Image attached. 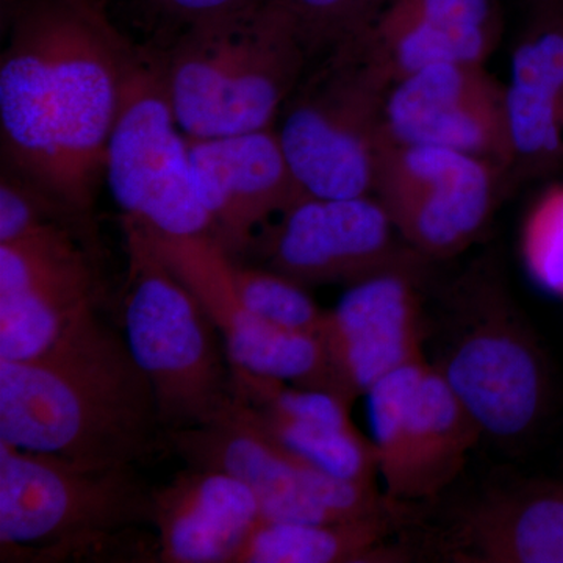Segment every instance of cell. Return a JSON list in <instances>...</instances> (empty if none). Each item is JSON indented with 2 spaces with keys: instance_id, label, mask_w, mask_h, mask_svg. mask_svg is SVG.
Wrapping results in <instances>:
<instances>
[{
  "instance_id": "7402d4cb",
  "label": "cell",
  "mask_w": 563,
  "mask_h": 563,
  "mask_svg": "<svg viewBox=\"0 0 563 563\" xmlns=\"http://www.w3.org/2000/svg\"><path fill=\"white\" fill-rule=\"evenodd\" d=\"M454 561L563 563V485L529 483L485 496L459 525Z\"/></svg>"
},
{
  "instance_id": "484cf974",
  "label": "cell",
  "mask_w": 563,
  "mask_h": 563,
  "mask_svg": "<svg viewBox=\"0 0 563 563\" xmlns=\"http://www.w3.org/2000/svg\"><path fill=\"white\" fill-rule=\"evenodd\" d=\"M310 55L331 52L361 35L387 0H279Z\"/></svg>"
},
{
  "instance_id": "603a6c76",
  "label": "cell",
  "mask_w": 563,
  "mask_h": 563,
  "mask_svg": "<svg viewBox=\"0 0 563 563\" xmlns=\"http://www.w3.org/2000/svg\"><path fill=\"white\" fill-rule=\"evenodd\" d=\"M395 512L336 523L263 520L232 563L398 562L385 544L395 531Z\"/></svg>"
},
{
  "instance_id": "d6986e66",
  "label": "cell",
  "mask_w": 563,
  "mask_h": 563,
  "mask_svg": "<svg viewBox=\"0 0 563 563\" xmlns=\"http://www.w3.org/2000/svg\"><path fill=\"white\" fill-rule=\"evenodd\" d=\"M233 395L266 432L343 479L376 484L379 453L352 422L351 406L331 393L296 387L232 365Z\"/></svg>"
},
{
  "instance_id": "8992f818",
  "label": "cell",
  "mask_w": 563,
  "mask_h": 563,
  "mask_svg": "<svg viewBox=\"0 0 563 563\" xmlns=\"http://www.w3.org/2000/svg\"><path fill=\"white\" fill-rule=\"evenodd\" d=\"M328 54L285 103L277 136L307 196L373 195L390 85L351 43Z\"/></svg>"
},
{
  "instance_id": "277c9868",
  "label": "cell",
  "mask_w": 563,
  "mask_h": 563,
  "mask_svg": "<svg viewBox=\"0 0 563 563\" xmlns=\"http://www.w3.org/2000/svg\"><path fill=\"white\" fill-rule=\"evenodd\" d=\"M128 273L124 336L154 390L165 433L220 418L233 398V368L217 325L173 272L141 222L122 217Z\"/></svg>"
},
{
  "instance_id": "6da1fadb",
  "label": "cell",
  "mask_w": 563,
  "mask_h": 563,
  "mask_svg": "<svg viewBox=\"0 0 563 563\" xmlns=\"http://www.w3.org/2000/svg\"><path fill=\"white\" fill-rule=\"evenodd\" d=\"M135 49L111 20L107 0H11L0 58L3 169L91 232Z\"/></svg>"
},
{
  "instance_id": "4fadbf2b",
  "label": "cell",
  "mask_w": 563,
  "mask_h": 563,
  "mask_svg": "<svg viewBox=\"0 0 563 563\" xmlns=\"http://www.w3.org/2000/svg\"><path fill=\"white\" fill-rule=\"evenodd\" d=\"M257 243L268 269L299 285L351 287L395 269L418 272L424 261L404 242L373 195L306 196L263 229Z\"/></svg>"
},
{
  "instance_id": "2e32d148",
  "label": "cell",
  "mask_w": 563,
  "mask_h": 563,
  "mask_svg": "<svg viewBox=\"0 0 563 563\" xmlns=\"http://www.w3.org/2000/svg\"><path fill=\"white\" fill-rule=\"evenodd\" d=\"M190 157L211 236L233 258L254 246L273 217L307 196L274 129L190 140Z\"/></svg>"
},
{
  "instance_id": "52a82bcc",
  "label": "cell",
  "mask_w": 563,
  "mask_h": 563,
  "mask_svg": "<svg viewBox=\"0 0 563 563\" xmlns=\"http://www.w3.org/2000/svg\"><path fill=\"white\" fill-rule=\"evenodd\" d=\"M122 217L165 235H210L196 191L190 139L169 101L155 51L136 46L107 147L106 174Z\"/></svg>"
},
{
  "instance_id": "9c48e42d",
  "label": "cell",
  "mask_w": 563,
  "mask_h": 563,
  "mask_svg": "<svg viewBox=\"0 0 563 563\" xmlns=\"http://www.w3.org/2000/svg\"><path fill=\"white\" fill-rule=\"evenodd\" d=\"M504 179L503 169L476 155L380 139L373 196L413 251L450 258L484 232Z\"/></svg>"
},
{
  "instance_id": "44dd1931",
  "label": "cell",
  "mask_w": 563,
  "mask_h": 563,
  "mask_svg": "<svg viewBox=\"0 0 563 563\" xmlns=\"http://www.w3.org/2000/svg\"><path fill=\"white\" fill-rule=\"evenodd\" d=\"M152 499L158 562L232 563L265 520L251 488L217 470L187 465Z\"/></svg>"
},
{
  "instance_id": "3957f363",
  "label": "cell",
  "mask_w": 563,
  "mask_h": 563,
  "mask_svg": "<svg viewBox=\"0 0 563 563\" xmlns=\"http://www.w3.org/2000/svg\"><path fill=\"white\" fill-rule=\"evenodd\" d=\"M155 55L190 140L273 129L310 58L279 0L184 29Z\"/></svg>"
},
{
  "instance_id": "ac0fdd59",
  "label": "cell",
  "mask_w": 563,
  "mask_h": 563,
  "mask_svg": "<svg viewBox=\"0 0 563 563\" xmlns=\"http://www.w3.org/2000/svg\"><path fill=\"white\" fill-rule=\"evenodd\" d=\"M501 33V0H387L347 43L391 87L429 66L485 65Z\"/></svg>"
},
{
  "instance_id": "d4e9b609",
  "label": "cell",
  "mask_w": 563,
  "mask_h": 563,
  "mask_svg": "<svg viewBox=\"0 0 563 563\" xmlns=\"http://www.w3.org/2000/svg\"><path fill=\"white\" fill-rule=\"evenodd\" d=\"M521 257L532 280L563 298V187L543 192L521 229Z\"/></svg>"
},
{
  "instance_id": "ffe728a7",
  "label": "cell",
  "mask_w": 563,
  "mask_h": 563,
  "mask_svg": "<svg viewBox=\"0 0 563 563\" xmlns=\"http://www.w3.org/2000/svg\"><path fill=\"white\" fill-rule=\"evenodd\" d=\"M515 179L563 166V3L531 2L506 85Z\"/></svg>"
},
{
  "instance_id": "8fae6325",
  "label": "cell",
  "mask_w": 563,
  "mask_h": 563,
  "mask_svg": "<svg viewBox=\"0 0 563 563\" xmlns=\"http://www.w3.org/2000/svg\"><path fill=\"white\" fill-rule=\"evenodd\" d=\"M474 295L468 318L435 366L483 433L520 439L544 412L547 365L501 291L481 287Z\"/></svg>"
},
{
  "instance_id": "30bf717a",
  "label": "cell",
  "mask_w": 563,
  "mask_h": 563,
  "mask_svg": "<svg viewBox=\"0 0 563 563\" xmlns=\"http://www.w3.org/2000/svg\"><path fill=\"white\" fill-rule=\"evenodd\" d=\"M366 396L385 495L418 501L453 484L483 431L437 366L409 363Z\"/></svg>"
},
{
  "instance_id": "7c38bea8",
  "label": "cell",
  "mask_w": 563,
  "mask_h": 563,
  "mask_svg": "<svg viewBox=\"0 0 563 563\" xmlns=\"http://www.w3.org/2000/svg\"><path fill=\"white\" fill-rule=\"evenodd\" d=\"M144 228L155 250L217 325L232 365L296 387L331 393L352 406L355 398L320 336L282 328L255 313L233 285L232 255L213 236L165 235Z\"/></svg>"
},
{
  "instance_id": "7a4b0ae2",
  "label": "cell",
  "mask_w": 563,
  "mask_h": 563,
  "mask_svg": "<svg viewBox=\"0 0 563 563\" xmlns=\"http://www.w3.org/2000/svg\"><path fill=\"white\" fill-rule=\"evenodd\" d=\"M0 442L102 466L168 448L150 379L98 306L43 354L0 361Z\"/></svg>"
},
{
  "instance_id": "e0dca14e",
  "label": "cell",
  "mask_w": 563,
  "mask_h": 563,
  "mask_svg": "<svg viewBox=\"0 0 563 563\" xmlns=\"http://www.w3.org/2000/svg\"><path fill=\"white\" fill-rule=\"evenodd\" d=\"M417 272L395 269L351 285L328 310L320 339L354 398L385 376L426 361Z\"/></svg>"
},
{
  "instance_id": "5b68a950",
  "label": "cell",
  "mask_w": 563,
  "mask_h": 563,
  "mask_svg": "<svg viewBox=\"0 0 563 563\" xmlns=\"http://www.w3.org/2000/svg\"><path fill=\"white\" fill-rule=\"evenodd\" d=\"M150 487L133 465H88L0 442V554L27 561L107 558L152 525Z\"/></svg>"
},
{
  "instance_id": "9a60e30c",
  "label": "cell",
  "mask_w": 563,
  "mask_h": 563,
  "mask_svg": "<svg viewBox=\"0 0 563 563\" xmlns=\"http://www.w3.org/2000/svg\"><path fill=\"white\" fill-rule=\"evenodd\" d=\"M380 139L476 155L507 179L512 143L506 85L483 63H444L410 74L385 96Z\"/></svg>"
},
{
  "instance_id": "83f0119b",
  "label": "cell",
  "mask_w": 563,
  "mask_h": 563,
  "mask_svg": "<svg viewBox=\"0 0 563 563\" xmlns=\"http://www.w3.org/2000/svg\"><path fill=\"white\" fill-rule=\"evenodd\" d=\"M529 2H536V0H529ZM551 2H562L563 3V0H551Z\"/></svg>"
},
{
  "instance_id": "ba28073f",
  "label": "cell",
  "mask_w": 563,
  "mask_h": 563,
  "mask_svg": "<svg viewBox=\"0 0 563 563\" xmlns=\"http://www.w3.org/2000/svg\"><path fill=\"white\" fill-rule=\"evenodd\" d=\"M166 444L187 465L242 481L261 504L265 520L336 523L395 512L399 504L376 484L343 479L295 453L235 398L209 424L166 433Z\"/></svg>"
},
{
  "instance_id": "5bb4252c",
  "label": "cell",
  "mask_w": 563,
  "mask_h": 563,
  "mask_svg": "<svg viewBox=\"0 0 563 563\" xmlns=\"http://www.w3.org/2000/svg\"><path fill=\"white\" fill-rule=\"evenodd\" d=\"M77 222H49L0 243V361L21 362L49 350L70 322L98 306L95 257Z\"/></svg>"
},
{
  "instance_id": "cb8c5ba5",
  "label": "cell",
  "mask_w": 563,
  "mask_h": 563,
  "mask_svg": "<svg viewBox=\"0 0 563 563\" xmlns=\"http://www.w3.org/2000/svg\"><path fill=\"white\" fill-rule=\"evenodd\" d=\"M231 276L243 301L265 320L292 331L321 335L328 310L320 309L302 285L273 269L247 268L233 257Z\"/></svg>"
},
{
  "instance_id": "4316f807",
  "label": "cell",
  "mask_w": 563,
  "mask_h": 563,
  "mask_svg": "<svg viewBox=\"0 0 563 563\" xmlns=\"http://www.w3.org/2000/svg\"><path fill=\"white\" fill-rule=\"evenodd\" d=\"M261 2L263 0H139L152 16L168 24L174 35L191 25L240 13Z\"/></svg>"
}]
</instances>
